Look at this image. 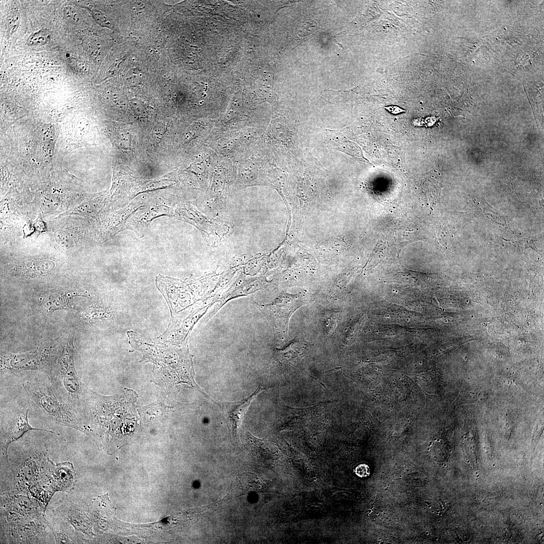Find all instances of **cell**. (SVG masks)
<instances>
[{
	"label": "cell",
	"instance_id": "cell-1",
	"mask_svg": "<svg viewBox=\"0 0 544 544\" xmlns=\"http://www.w3.org/2000/svg\"><path fill=\"white\" fill-rule=\"evenodd\" d=\"M22 385L34 407L43 416L95 438L84 417L62 400L53 387L40 382L25 381Z\"/></svg>",
	"mask_w": 544,
	"mask_h": 544
},
{
	"label": "cell",
	"instance_id": "cell-2",
	"mask_svg": "<svg viewBox=\"0 0 544 544\" xmlns=\"http://www.w3.org/2000/svg\"><path fill=\"white\" fill-rule=\"evenodd\" d=\"M50 543L55 540L45 515L26 517L1 511V543Z\"/></svg>",
	"mask_w": 544,
	"mask_h": 544
},
{
	"label": "cell",
	"instance_id": "cell-3",
	"mask_svg": "<svg viewBox=\"0 0 544 544\" xmlns=\"http://www.w3.org/2000/svg\"><path fill=\"white\" fill-rule=\"evenodd\" d=\"M49 459L46 452L42 450L33 449L24 452L11 482L1 485V493L29 495V490L33 486L51 485L48 476Z\"/></svg>",
	"mask_w": 544,
	"mask_h": 544
},
{
	"label": "cell",
	"instance_id": "cell-4",
	"mask_svg": "<svg viewBox=\"0 0 544 544\" xmlns=\"http://www.w3.org/2000/svg\"><path fill=\"white\" fill-rule=\"evenodd\" d=\"M71 344L64 349L58 365L49 377L52 387L58 395L83 416L84 412L82 402L85 386L77 375L73 347Z\"/></svg>",
	"mask_w": 544,
	"mask_h": 544
},
{
	"label": "cell",
	"instance_id": "cell-5",
	"mask_svg": "<svg viewBox=\"0 0 544 544\" xmlns=\"http://www.w3.org/2000/svg\"><path fill=\"white\" fill-rule=\"evenodd\" d=\"M310 300L307 294H291L282 293L269 304H255L257 308L268 320L275 337L278 341L287 338L288 323L290 317L298 308Z\"/></svg>",
	"mask_w": 544,
	"mask_h": 544
},
{
	"label": "cell",
	"instance_id": "cell-6",
	"mask_svg": "<svg viewBox=\"0 0 544 544\" xmlns=\"http://www.w3.org/2000/svg\"><path fill=\"white\" fill-rule=\"evenodd\" d=\"M29 409L24 406L14 408L10 411L1 424V468L9 466L8 448L13 442L21 438L25 433L31 430L43 431L55 434L46 429L32 427L29 423Z\"/></svg>",
	"mask_w": 544,
	"mask_h": 544
},
{
	"label": "cell",
	"instance_id": "cell-7",
	"mask_svg": "<svg viewBox=\"0 0 544 544\" xmlns=\"http://www.w3.org/2000/svg\"><path fill=\"white\" fill-rule=\"evenodd\" d=\"M53 512L63 517L85 536H93L91 519L80 505L64 498L55 504Z\"/></svg>",
	"mask_w": 544,
	"mask_h": 544
},
{
	"label": "cell",
	"instance_id": "cell-8",
	"mask_svg": "<svg viewBox=\"0 0 544 544\" xmlns=\"http://www.w3.org/2000/svg\"><path fill=\"white\" fill-rule=\"evenodd\" d=\"M45 510L29 495L1 493V511L33 517L45 515Z\"/></svg>",
	"mask_w": 544,
	"mask_h": 544
},
{
	"label": "cell",
	"instance_id": "cell-9",
	"mask_svg": "<svg viewBox=\"0 0 544 544\" xmlns=\"http://www.w3.org/2000/svg\"><path fill=\"white\" fill-rule=\"evenodd\" d=\"M264 389L259 386L248 397L237 401L217 402L211 399L222 410L229 432L233 437H238L242 422L252 399Z\"/></svg>",
	"mask_w": 544,
	"mask_h": 544
},
{
	"label": "cell",
	"instance_id": "cell-10",
	"mask_svg": "<svg viewBox=\"0 0 544 544\" xmlns=\"http://www.w3.org/2000/svg\"><path fill=\"white\" fill-rule=\"evenodd\" d=\"M48 476L54 493L70 492L75 489L77 478L74 465L70 461L54 463L49 459Z\"/></svg>",
	"mask_w": 544,
	"mask_h": 544
},
{
	"label": "cell",
	"instance_id": "cell-11",
	"mask_svg": "<svg viewBox=\"0 0 544 544\" xmlns=\"http://www.w3.org/2000/svg\"><path fill=\"white\" fill-rule=\"evenodd\" d=\"M48 520L56 543H84L86 542L85 536L76 530L60 516L53 512L52 517Z\"/></svg>",
	"mask_w": 544,
	"mask_h": 544
},
{
	"label": "cell",
	"instance_id": "cell-12",
	"mask_svg": "<svg viewBox=\"0 0 544 544\" xmlns=\"http://www.w3.org/2000/svg\"><path fill=\"white\" fill-rule=\"evenodd\" d=\"M305 346L304 343L295 339L285 349L279 350L278 354L282 361H291L301 354Z\"/></svg>",
	"mask_w": 544,
	"mask_h": 544
},
{
	"label": "cell",
	"instance_id": "cell-13",
	"mask_svg": "<svg viewBox=\"0 0 544 544\" xmlns=\"http://www.w3.org/2000/svg\"><path fill=\"white\" fill-rule=\"evenodd\" d=\"M254 475L250 472H244L239 476V487L243 494H249L256 491V481Z\"/></svg>",
	"mask_w": 544,
	"mask_h": 544
},
{
	"label": "cell",
	"instance_id": "cell-14",
	"mask_svg": "<svg viewBox=\"0 0 544 544\" xmlns=\"http://www.w3.org/2000/svg\"><path fill=\"white\" fill-rule=\"evenodd\" d=\"M50 39V35L43 30H39L31 34L26 42L30 46H41L45 44Z\"/></svg>",
	"mask_w": 544,
	"mask_h": 544
},
{
	"label": "cell",
	"instance_id": "cell-15",
	"mask_svg": "<svg viewBox=\"0 0 544 544\" xmlns=\"http://www.w3.org/2000/svg\"><path fill=\"white\" fill-rule=\"evenodd\" d=\"M65 19L74 25H79L82 22V17L79 12L71 6L65 7L63 10Z\"/></svg>",
	"mask_w": 544,
	"mask_h": 544
},
{
	"label": "cell",
	"instance_id": "cell-16",
	"mask_svg": "<svg viewBox=\"0 0 544 544\" xmlns=\"http://www.w3.org/2000/svg\"><path fill=\"white\" fill-rule=\"evenodd\" d=\"M54 236L56 241L60 246L65 248H69L71 246V240L65 232L57 230L55 232Z\"/></svg>",
	"mask_w": 544,
	"mask_h": 544
},
{
	"label": "cell",
	"instance_id": "cell-17",
	"mask_svg": "<svg viewBox=\"0 0 544 544\" xmlns=\"http://www.w3.org/2000/svg\"><path fill=\"white\" fill-rule=\"evenodd\" d=\"M92 16L96 22L102 27L111 28L112 23L104 14L97 10L92 11Z\"/></svg>",
	"mask_w": 544,
	"mask_h": 544
},
{
	"label": "cell",
	"instance_id": "cell-18",
	"mask_svg": "<svg viewBox=\"0 0 544 544\" xmlns=\"http://www.w3.org/2000/svg\"><path fill=\"white\" fill-rule=\"evenodd\" d=\"M19 14L16 11H13L10 14L9 17V24L10 30L12 33L17 29L19 23Z\"/></svg>",
	"mask_w": 544,
	"mask_h": 544
},
{
	"label": "cell",
	"instance_id": "cell-19",
	"mask_svg": "<svg viewBox=\"0 0 544 544\" xmlns=\"http://www.w3.org/2000/svg\"><path fill=\"white\" fill-rule=\"evenodd\" d=\"M356 474L360 478L367 477L370 474L369 466L364 463L358 465L355 470Z\"/></svg>",
	"mask_w": 544,
	"mask_h": 544
},
{
	"label": "cell",
	"instance_id": "cell-20",
	"mask_svg": "<svg viewBox=\"0 0 544 544\" xmlns=\"http://www.w3.org/2000/svg\"><path fill=\"white\" fill-rule=\"evenodd\" d=\"M384 108L386 109L388 112L393 114H400L405 111V110L402 109L401 107L397 105H389L385 106Z\"/></svg>",
	"mask_w": 544,
	"mask_h": 544
}]
</instances>
